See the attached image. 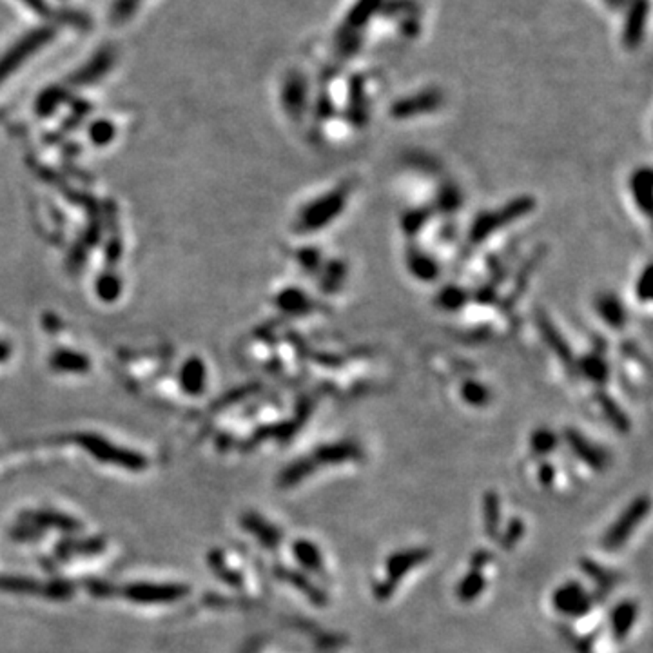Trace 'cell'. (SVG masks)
Instances as JSON below:
<instances>
[{
	"label": "cell",
	"instance_id": "6da1fadb",
	"mask_svg": "<svg viewBox=\"0 0 653 653\" xmlns=\"http://www.w3.org/2000/svg\"><path fill=\"white\" fill-rule=\"evenodd\" d=\"M428 557V550H407L402 554H394L385 562V579L383 583L374 586L376 599H387L394 591V588L402 583V579L409 574L412 568L421 564Z\"/></svg>",
	"mask_w": 653,
	"mask_h": 653
},
{
	"label": "cell",
	"instance_id": "7a4b0ae2",
	"mask_svg": "<svg viewBox=\"0 0 653 653\" xmlns=\"http://www.w3.org/2000/svg\"><path fill=\"white\" fill-rule=\"evenodd\" d=\"M648 497H641V499H637L633 504H630L628 510L617 519V523L612 526V530H608L606 535H604V546H606L608 550H615V548H620V546L625 545L630 539V535H632L633 530L641 525L642 519L648 516Z\"/></svg>",
	"mask_w": 653,
	"mask_h": 653
},
{
	"label": "cell",
	"instance_id": "3957f363",
	"mask_svg": "<svg viewBox=\"0 0 653 653\" xmlns=\"http://www.w3.org/2000/svg\"><path fill=\"white\" fill-rule=\"evenodd\" d=\"M345 202V193L336 191L331 195H325L323 198H319L318 202H314V205H310L305 212H303V225L307 227H323L332 220V216H338L343 209Z\"/></svg>",
	"mask_w": 653,
	"mask_h": 653
},
{
	"label": "cell",
	"instance_id": "277c9868",
	"mask_svg": "<svg viewBox=\"0 0 653 653\" xmlns=\"http://www.w3.org/2000/svg\"><path fill=\"white\" fill-rule=\"evenodd\" d=\"M526 207H528V203H526L525 200H521V202L512 203V205H510L509 209H504V211L496 212V215L490 212L488 216H483V218L477 220L476 224H474V227H472V238L477 242L484 240V238H487V236L490 234L494 229L499 227V225H503V224H506V222H510V220H512L510 216H519L521 212H525Z\"/></svg>",
	"mask_w": 653,
	"mask_h": 653
},
{
	"label": "cell",
	"instance_id": "5b68a950",
	"mask_svg": "<svg viewBox=\"0 0 653 653\" xmlns=\"http://www.w3.org/2000/svg\"><path fill=\"white\" fill-rule=\"evenodd\" d=\"M637 617V606L633 603H620L619 606L613 608L610 625H612V639L623 641V637L632 630L633 623Z\"/></svg>",
	"mask_w": 653,
	"mask_h": 653
},
{
	"label": "cell",
	"instance_id": "8992f818",
	"mask_svg": "<svg viewBox=\"0 0 653 653\" xmlns=\"http://www.w3.org/2000/svg\"><path fill=\"white\" fill-rule=\"evenodd\" d=\"M568 441H570V445H572V448H574L575 454L583 459V461H586L591 468L601 470V468L604 467V455L601 454V452H597V448L594 450V447H591L590 443L584 441L581 436L572 432V434L568 436Z\"/></svg>",
	"mask_w": 653,
	"mask_h": 653
},
{
	"label": "cell",
	"instance_id": "52a82bcc",
	"mask_svg": "<svg viewBox=\"0 0 653 653\" xmlns=\"http://www.w3.org/2000/svg\"><path fill=\"white\" fill-rule=\"evenodd\" d=\"M484 586H487V575H483L481 572L472 568L470 574H468L467 577L461 581V584H459V588H458L459 599L465 601V603H470V601L479 597V594L484 590Z\"/></svg>",
	"mask_w": 653,
	"mask_h": 653
},
{
	"label": "cell",
	"instance_id": "ba28073f",
	"mask_svg": "<svg viewBox=\"0 0 653 653\" xmlns=\"http://www.w3.org/2000/svg\"><path fill=\"white\" fill-rule=\"evenodd\" d=\"M632 193L639 205L645 209V212H648L649 198H652V173H649V169L637 171L632 182Z\"/></svg>",
	"mask_w": 653,
	"mask_h": 653
},
{
	"label": "cell",
	"instance_id": "9c48e42d",
	"mask_svg": "<svg viewBox=\"0 0 653 653\" xmlns=\"http://www.w3.org/2000/svg\"><path fill=\"white\" fill-rule=\"evenodd\" d=\"M599 312H601V316H603L604 318V322H608L610 323V325H613V326H619V325H623V322H625V312H623V307H620V303H619V300L615 298V296H606V298H603L599 302Z\"/></svg>",
	"mask_w": 653,
	"mask_h": 653
},
{
	"label": "cell",
	"instance_id": "30bf717a",
	"mask_svg": "<svg viewBox=\"0 0 653 653\" xmlns=\"http://www.w3.org/2000/svg\"><path fill=\"white\" fill-rule=\"evenodd\" d=\"M484 506H487V509H484V516H487V532L497 535V533H499L501 509L499 499H497L496 494H488Z\"/></svg>",
	"mask_w": 653,
	"mask_h": 653
},
{
	"label": "cell",
	"instance_id": "8fae6325",
	"mask_svg": "<svg viewBox=\"0 0 653 653\" xmlns=\"http://www.w3.org/2000/svg\"><path fill=\"white\" fill-rule=\"evenodd\" d=\"M296 554H298L300 561H302L307 568H312V570L319 572L323 570L322 555H319V552L316 550L310 543H300V545L296 546Z\"/></svg>",
	"mask_w": 653,
	"mask_h": 653
},
{
	"label": "cell",
	"instance_id": "7c38bea8",
	"mask_svg": "<svg viewBox=\"0 0 653 653\" xmlns=\"http://www.w3.org/2000/svg\"><path fill=\"white\" fill-rule=\"evenodd\" d=\"M535 452H548L555 445V438L550 432H539L532 439Z\"/></svg>",
	"mask_w": 653,
	"mask_h": 653
}]
</instances>
